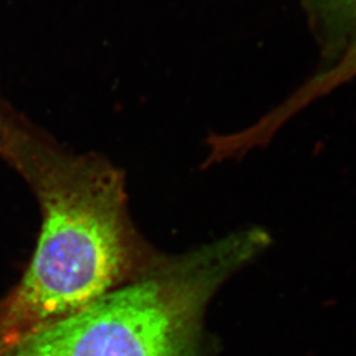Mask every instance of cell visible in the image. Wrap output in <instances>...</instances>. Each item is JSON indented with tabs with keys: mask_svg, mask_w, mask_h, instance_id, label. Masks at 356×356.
Here are the masks:
<instances>
[{
	"mask_svg": "<svg viewBox=\"0 0 356 356\" xmlns=\"http://www.w3.org/2000/svg\"><path fill=\"white\" fill-rule=\"evenodd\" d=\"M0 154L38 197L42 226L20 282L0 302V356L36 331L136 280L163 257L132 225L124 176L67 152L0 101Z\"/></svg>",
	"mask_w": 356,
	"mask_h": 356,
	"instance_id": "1",
	"label": "cell"
},
{
	"mask_svg": "<svg viewBox=\"0 0 356 356\" xmlns=\"http://www.w3.org/2000/svg\"><path fill=\"white\" fill-rule=\"evenodd\" d=\"M267 242L263 229H242L188 254L163 256L136 280L3 356H197L211 297Z\"/></svg>",
	"mask_w": 356,
	"mask_h": 356,
	"instance_id": "2",
	"label": "cell"
},
{
	"mask_svg": "<svg viewBox=\"0 0 356 356\" xmlns=\"http://www.w3.org/2000/svg\"><path fill=\"white\" fill-rule=\"evenodd\" d=\"M310 24L325 51L342 56L356 48V0H306Z\"/></svg>",
	"mask_w": 356,
	"mask_h": 356,
	"instance_id": "3",
	"label": "cell"
},
{
	"mask_svg": "<svg viewBox=\"0 0 356 356\" xmlns=\"http://www.w3.org/2000/svg\"><path fill=\"white\" fill-rule=\"evenodd\" d=\"M342 67L344 72L350 76H354L356 73V49L348 51L343 57Z\"/></svg>",
	"mask_w": 356,
	"mask_h": 356,
	"instance_id": "4",
	"label": "cell"
}]
</instances>
